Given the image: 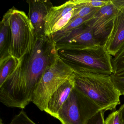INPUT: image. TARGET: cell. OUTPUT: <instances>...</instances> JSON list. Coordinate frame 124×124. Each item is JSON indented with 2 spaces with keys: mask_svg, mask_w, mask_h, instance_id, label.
<instances>
[{
  "mask_svg": "<svg viewBox=\"0 0 124 124\" xmlns=\"http://www.w3.org/2000/svg\"><path fill=\"white\" fill-rule=\"evenodd\" d=\"M121 113L118 109L111 113L105 120V124H122Z\"/></svg>",
  "mask_w": 124,
  "mask_h": 124,
  "instance_id": "obj_20",
  "label": "cell"
},
{
  "mask_svg": "<svg viewBox=\"0 0 124 124\" xmlns=\"http://www.w3.org/2000/svg\"><path fill=\"white\" fill-rule=\"evenodd\" d=\"M100 8L93 17L86 22L93 30V37L98 43L103 46L112 28L117 10L113 3Z\"/></svg>",
  "mask_w": 124,
  "mask_h": 124,
  "instance_id": "obj_7",
  "label": "cell"
},
{
  "mask_svg": "<svg viewBox=\"0 0 124 124\" xmlns=\"http://www.w3.org/2000/svg\"><path fill=\"white\" fill-rule=\"evenodd\" d=\"M71 67L59 56L48 67L33 93L31 102L40 110L45 111L54 92L74 74Z\"/></svg>",
  "mask_w": 124,
  "mask_h": 124,
  "instance_id": "obj_5",
  "label": "cell"
},
{
  "mask_svg": "<svg viewBox=\"0 0 124 124\" xmlns=\"http://www.w3.org/2000/svg\"><path fill=\"white\" fill-rule=\"evenodd\" d=\"M58 56L52 36H35L30 52L18 60L14 71L0 87V101L6 106L24 108L48 67Z\"/></svg>",
  "mask_w": 124,
  "mask_h": 124,
  "instance_id": "obj_1",
  "label": "cell"
},
{
  "mask_svg": "<svg viewBox=\"0 0 124 124\" xmlns=\"http://www.w3.org/2000/svg\"><path fill=\"white\" fill-rule=\"evenodd\" d=\"M75 87L74 74L53 94L45 110L46 113L56 118L59 111L69 98Z\"/></svg>",
  "mask_w": 124,
  "mask_h": 124,
  "instance_id": "obj_12",
  "label": "cell"
},
{
  "mask_svg": "<svg viewBox=\"0 0 124 124\" xmlns=\"http://www.w3.org/2000/svg\"><path fill=\"white\" fill-rule=\"evenodd\" d=\"M60 58L72 68L74 72L105 74L113 73L112 56L103 45L89 46L75 50L57 51Z\"/></svg>",
  "mask_w": 124,
  "mask_h": 124,
  "instance_id": "obj_3",
  "label": "cell"
},
{
  "mask_svg": "<svg viewBox=\"0 0 124 124\" xmlns=\"http://www.w3.org/2000/svg\"><path fill=\"white\" fill-rule=\"evenodd\" d=\"M101 110V107L74 87L56 118L62 124H85Z\"/></svg>",
  "mask_w": 124,
  "mask_h": 124,
  "instance_id": "obj_6",
  "label": "cell"
},
{
  "mask_svg": "<svg viewBox=\"0 0 124 124\" xmlns=\"http://www.w3.org/2000/svg\"><path fill=\"white\" fill-rule=\"evenodd\" d=\"M26 2L29 8L27 16L34 27L35 36H45V19L53 6V4L49 0H27Z\"/></svg>",
  "mask_w": 124,
  "mask_h": 124,
  "instance_id": "obj_10",
  "label": "cell"
},
{
  "mask_svg": "<svg viewBox=\"0 0 124 124\" xmlns=\"http://www.w3.org/2000/svg\"><path fill=\"white\" fill-rule=\"evenodd\" d=\"M118 109L120 111L122 115V124H124V103Z\"/></svg>",
  "mask_w": 124,
  "mask_h": 124,
  "instance_id": "obj_24",
  "label": "cell"
},
{
  "mask_svg": "<svg viewBox=\"0 0 124 124\" xmlns=\"http://www.w3.org/2000/svg\"><path fill=\"white\" fill-rule=\"evenodd\" d=\"M9 124H37L29 117L22 109L18 114L14 116Z\"/></svg>",
  "mask_w": 124,
  "mask_h": 124,
  "instance_id": "obj_18",
  "label": "cell"
},
{
  "mask_svg": "<svg viewBox=\"0 0 124 124\" xmlns=\"http://www.w3.org/2000/svg\"><path fill=\"white\" fill-rule=\"evenodd\" d=\"M124 46V14L117 10L112 28L103 46L109 55L115 56Z\"/></svg>",
  "mask_w": 124,
  "mask_h": 124,
  "instance_id": "obj_11",
  "label": "cell"
},
{
  "mask_svg": "<svg viewBox=\"0 0 124 124\" xmlns=\"http://www.w3.org/2000/svg\"><path fill=\"white\" fill-rule=\"evenodd\" d=\"M76 2L74 14L69 22L78 18H83L94 13L100 8L86 5L82 2V0H76Z\"/></svg>",
  "mask_w": 124,
  "mask_h": 124,
  "instance_id": "obj_16",
  "label": "cell"
},
{
  "mask_svg": "<svg viewBox=\"0 0 124 124\" xmlns=\"http://www.w3.org/2000/svg\"><path fill=\"white\" fill-rule=\"evenodd\" d=\"M82 2L86 5L94 8H101L111 2V0H82Z\"/></svg>",
  "mask_w": 124,
  "mask_h": 124,
  "instance_id": "obj_21",
  "label": "cell"
},
{
  "mask_svg": "<svg viewBox=\"0 0 124 124\" xmlns=\"http://www.w3.org/2000/svg\"><path fill=\"white\" fill-rule=\"evenodd\" d=\"M124 75V71H123V72H122V73H120V74L118 75Z\"/></svg>",
  "mask_w": 124,
  "mask_h": 124,
  "instance_id": "obj_26",
  "label": "cell"
},
{
  "mask_svg": "<svg viewBox=\"0 0 124 124\" xmlns=\"http://www.w3.org/2000/svg\"><path fill=\"white\" fill-rule=\"evenodd\" d=\"M115 7L124 14V0H111Z\"/></svg>",
  "mask_w": 124,
  "mask_h": 124,
  "instance_id": "obj_23",
  "label": "cell"
},
{
  "mask_svg": "<svg viewBox=\"0 0 124 124\" xmlns=\"http://www.w3.org/2000/svg\"><path fill=\"white\" fill-rule=\"evenodd\" d=\"M0 124H4L3 123V122L2 120V119H0Z\"/></svg>",
  "mask_w": 124,
  "mask_h": 124,
  "instance_id": "obj_25",
  "label": "cell"
},
{
  "mask_svg": "<svg viewBox=\"0 0 124 124\" xmlns=\"http://www.w3.org/2000/svg\"><path fill=\"white\" fill-rule=\"evenodd\" d=\"M94 14L95 13L83 18L76 19L69 22L63 28L53 34L52 36L55 43H57L77 27L88 21L93 17Z\"/></svg>",
  "mask_w": 124,
  "mask_h": 124,
  "instance_id": "obj_14",
  "label": "cell"
},
{
  "mask_svg": "<svg viewBox=\"0 0 124 124\" xmlns=\"http://www.w3.org/2000/svg\"><path fill=\"white\" fill-rule=\"evenodd\" d=\"M113 68L112 74H120L124 71V46L112 59Z\"/></svg>",
  "mask_w": 124,
  "mask_h": 124,
  "instance_id": "obj_17",
  "label": "cell"
},
{
  "mask_svg": "<svg viewBox=\"0 0 124 124\" xmlns=\"http://www.w3.org/2000/svg\"><path fill=\"white\" fill-rule=\"evenodd\" d=\"M112 82L116 88L119 91L121 95H124V75H111Z\"/></svg>",
  "mask_w": 124,
  "mask_h": 124,
  "instance_id": "obj_19",
  "label": "cell"
},
{
  "mask_svg": "<svg viewBox=\"0 0 124 124\" xmlns=\"http://www.w3.org/2000/svg\"><path fill=\"white\" fill-rule=\"evenodd\" d=\"M104 112L103 110L99 111L85 124H105Z\"/></svg>",
  "mask_w": 124,
  "mask_h": 124,
  "instance_id": "obj_22",
  "label": "cell"
},
{
  "mask_svg": "<svg viewBox=\"0 0 124 124\" xmlns=\"http://www.w3.org/2000/svg\"><path fill=\"white\" fill-rule=\"evenodd\" d=\"M75 87L104 112L114 111L120 104L119 91L111 75L81 72H74Z\"/></svg>",
  "mask_w": 124,
  "mask_h": 124,
  "instance_id": "obj_2",
  "label": "cell"
},
{
  "mask_svg": "<svg viewBox=\"0 0 124 124\" xmlns=\"http://www.w3.org/2000/svg\"><path fill=\"white\" fill-rule=\"evenodd\" d=\"M11 41L10 26L6 17L4 15L0 23V62L11 56L9 53Z\"/></svg>",
  "mask_w": 124,
  "mask_h": 124,
  "instance_id": "obj_13",
  "label": "cell"
},
{
  "mask_svg": "<svg viewBox=\"0 0 124 124\" xmlns=\"http://www.w3.org/2000/svg\"><path fill=\"white\" fill-rule=\"evenodd\" d=\"M76 5V0H70L61 5L53 6L46 18L45 35L52 36L65 27L71 20Z\"/></svg>",
  "mask_w": 124,
  "mask_h": 124,
  "instance_id": "obj_8",
  "label": "cell"
},
{
  "mask_svg": "<svg viewBox=\"0 0 124 124\" xmlns=\"http://www.w3.org/2000/svg\"><path fill=\"white\" fill-rule=\"evenodd\" d=\"M4 16L10 29L11 41L9 54L19 60L30 52L33 47L35 39L34 27L26 13L14 7L9 9Z\"/></svg>",
  "mask_w": 124,
  "mask_h": 124,
  "instance_id": "obj_4",
  "label": "cell"
},
{
  "mask_svg": "<svg viewBox=\"0 0 124 124\" xmlns=\"http://www.w3.org/2000/svg\"><path fill=\"white\" fill-rule=\"evenodd\" d=\"M18 63V60L10 56L0 62V87L14 71Z\"/></svg>",
  "mask_w": 124,
  "mask_h": 124,
  "instance_id": "obj_15",
  "label": "cell"
},
{
  "mask_svg": "<svg viewBox=\"0 0 124 124\" xmlns=\"http://www.w3.org/2000/svg\"><path fill=\"white\" fill-rule=\"evenodd\" d=\"M57 50H75L99 45L93 37V30L86 23L77 27L55 43Z\"/></svg>",
  "mask_w": 124,
  "mask_h": 124,
  "instance_id": "obj_9",
  "label": "cell"
}]
</instances>
